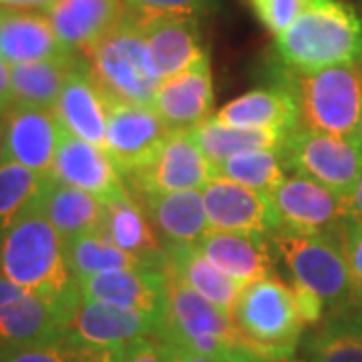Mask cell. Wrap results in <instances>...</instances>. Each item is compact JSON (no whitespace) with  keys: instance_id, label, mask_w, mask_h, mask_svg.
Listing matches in <instances>:
<instances>
[{"instance_id":"obj_1","label":"cell","mask_w":362,"mask_h":362,"mask_svg":"<svg viewBox=\"0 0 362 362\" xmlns=\"http://www.w3.org/2000/svg\"><path fill=\"white\" fill-rule=\"evenodd\" d=\"M0 276L47 300L63 326L81 300L77 280L66 264L65 242L42 216L39 202L2 235Z\"/></svg>"},{"instance_id":"obj_2","label":"cell","mask_w":362,"mask_h":362,"mask_svg":"<svg viewBox=\"0 0 362 362\" xmlns=\"http://www.w3.org/2000/svg\"><path fill=\"white\" fill-rule=\"evenodd\" d=\"M282 65L314 73L352 65L362 54V23L346 0H310L282 35L276 37Z\"/></svg>"},{"instance_id":"obj_3","label":"cell","mask_w":362,"mask_h":362,"mask_svg":"<svg viewBox=\"0 0 362 362\" xmlns=\"http://www.w3.org/2000/svg\"><path fill=\"white\" fill-rule=\"evenodd\" d=\"M165 274L168 300L157 337L168 340L175 349L218 362L264 361L247 346L228 312L195 294L169 272Z\"/></svg>"},{"instance_id":"obj_4","label":"cell","mask_w":362,"mask_h":362,"mask_svg":"<svg viewBox=\"0 0 362 362\" xmlns=\"http://www.w3.org/2000/svg\"><path fill=\"white\" fill-rule=\"evenodd\" d=\"M232 320L247 346L270 362L290 361L304 330L292 286L276 274L242 288Z\"/></svg>"},{"instance_id":"obj_5","label":"cell","mask_w":362,"mask_h":362,"mask_svg":"<svg viewBox=\"0 0 362 362\" xmlns=\"http://www.w3.org/2000/svg\"><path fill=\"white\" fill-rule=\"evenodd\" d=\"M280 83L296 99L302 129L342 137L356 133L362 111V77L354 63L314 73L286 66Z\"/></svg>"},{"instance_id":"obj_6","label":"cell","mask_w":362,"mask_h":362,"mask_svg":"<svg viewBox=\"0 0 362 362\" xmlns=\"http://www.w3.org/2000/svg\"><path fill=\"white\" fill-rule=\"evenodd\" d=\"M111 103L151 107L161 85L139 23L127 11L119 25L85 57Z\"/></svg>"},{"instance_id":"obj_7","label":"cell","mask_w":362,"mask_h":362,"mask_svg":"<svg viewBox=\"0 0 362 362\" xmlns=\"http://www.w3.org/2000/svg\"><path fill=\"white\" fill-rule=\"evenodd\" d=\"M270 240L276 254L284 259L292 286L320 298L326 314L340 310L354 300L349 262L342 246V230L322 235L276 232Z\"/></svg>"},{"instance_id":"obj_8","label":"cell","mask_w":362,"mask_h":362,"mask_svg":"<svg viewBox=\"0 0 362 362\" xmlns=\"http://www.w3.org/2000/svg\"><path fill=\"white\" fill-rule=\"evenodd\" d=\"M286 169L318 181L349 199L362 171L358 135H326L298 127L280 149Z\"/></svg>"},{"instance_id":"obj_9","label":"cell","mask_w":362,"mask_h":362,"mask_svg":"<svg viewBox=\"0 0 362 362\" xmlns=\"http://www.w3.org/2000/svg\"><path fill=\"white\" fill-rule=\"evenodd\" d=\"M278 232L296 235L338 233L349 220V199L306 175L286 177L270 194Z\"/></svg>"},{"instance_id":"obj_10","label":"cell","mask_w":362,"mask_h":362,"mask_svg":"<svg viewBox=\"0 0 362 362\" xmlns=\"http://www.w3.org/2000/svg\"><path fill=\"white\" fill-rule=\"evenodd\" d=\"M161 318L139 310L117 308L81 296L65 324V342L73 350L123 349L145 337H157Z\"/></svg>"},{"instance_id":"obj_11","label":"cell","mask_w":362,"mask_h":362,"mask_svg":"<svg viewBox=\"0 0 362 362\" xmlns=\"http://www.w3.org/2000/svg\"><path fill=\"white\" fill-rule=\"evenodd\" d=\"M214 168L197 147L189 131H171L157 156L139 171L125 177L135 195L175 194L204 189Z\"/></svg>"},{"instance_id":"obj_12","label":"cell","mask_w":362,"mask_h":362,"mask_svg":"<svg viewBox=\"0 0 362 362\" xmlns=\"http://www.w3.org/2000/svg\"><path fill=\"white\" fill-rule=\"evenodd\" d=\"M169 133L171 129L153 111V107L111 103L105 149L125 180L157 156Z\"/></svg>"},{"instance_id":"obj_13","label":"cell","mask_w":362,"mask_h":362,"mask_svg":"<svg viewBox=\"0 0 362 362\" xmlns=\"http://www.w3.org/2000/svg\"><path fill=\"white\" fill-rule=\"evenodd\" d=\"M6 161L51 177L63 127L52 109L11 105L2 115Z\"/></svg>"},{"instance_id":"obj_14","label":"cell","mask_w":362,"mask_h":362,"mask_svg":"<svg viewBox=\"0 0 362 362\" xmlns=\"http://www.w3.org/2000/svg\"><path fill=\"white\" fill-rule=\"evenodd\" d=\"M211 232H252L272 235L278 220L270 195L247 189L230 180L211 177L202 189Z\"/></svg>"},{"instance_id":"obj_15","label":"cell","mask_w":362,"mask_h":362,"mask_svg":"<svg viewBox=\"0 0 362 362\" xmlns=\"http://www.w3.org/2000/svg\"><path fill=\"white\" fill-rule=\"evenodd\" d=\"M51 180L95 195L103 204L127 187L105 147L83 141L65 129L54 156Z\"/></svg>"},{"instance_id":"obj_16","label":"cell","mask_w":362,"mask_h":362,"mask_svg":"<svg viewBox=\"0 0 362 362\" xmlns=\"http://www.w3.org/2000/svg\"><path fill=\"white\" fill-rule=\"evenodd\" d=\"M85 300L153 314L163 320L168 300L165 268H133L95 274L77 282Z\"/></svg>"},{"instance_id":"obj_17","label":"cell","mask_w":362,"mask_h":362,"mask_svg":"<svg viewBox=\"0 0 362 362\" xmlns=\"http://www.w3.org/2000/svg\"><path fill=\"white\" fill-rule=\"evenodd\" d=\"M137 23L161 81L194 66L207 57L202 33V16L165 14L143 18Z\"/></svg>"},{"instance_id":"obj_18","label":"cell","mask_w":362,"mask_h":362,"mask_svg":"<svg viewBox=\"0 0 362 362\" xmlns=\"http://www.w3.org/2000/svg\"><path fill=\"white\" fill-rule=\"evenodd\" d=\"M65 326L47 300L0 276V344L63 342Z\"/></svg>"},{"instance_id":"obj_19","label":"cell","mask_w":362,"mask_h":362,"mask_svg":"<svg viewBox=\"0 0 362 362\" xmlns=\"http://www.w3.org/2000/svg\"><path fill=\"white\" fill-rule=\"evenodd\" d=\"M52 111L66 133L105 147L111 101L93 77L87 59H81L71 71Z\"/></svg>"},{"instance_id":"obj_20","label":"cell","mask_w":362,"mask_h":362,"mask_svg":"<svg viewBox=\"0 0 362 362\" xmlns=\"http://www.w3.org/2000/svg\"><path fill=\"white\" fill-rule=\"evenodd\" d=\"M151 107L171 131H192L209 119L214 111L209 59L206 57L177 75L163 78Z\"/></svg>"},{"instance_id":"obj_21","label":"cell","mask_w":362,"mask_h":362,"mask_svg":"<svg viewBox=\"0 0 362 362\" xmlns=\"http://www.w3.org/2000/svg\"><path fill=\"white\" fill-rule=\"evenodd\" d=\"M125 11V0H57L47 16L66 51L87 57L119 25Z\"/></svg>"},{"instance_id":"obj_22","label":"cell","mask_w":362,"mask_h":362,"mask_svg":"<svg viewBox=\"0 0 362 362\" xmlns=\"http://www.w3.org/2000/svg\"><path fill=\"white\" fill-rule=\"evenodd\" d=\"M103 221L99 232L119 250L141 259L149 268H165L168 247L159 240L139 197L125 187L103 204Z\"/></svg>"},{"instance_id":"obj_23","label":"cell","mask_w":362,"mask_h":362,"mask_svg":"<svg viewBox=\"0 0 362 362\" xmlns=\"http://www.w3.org/2000/svg\"><path fill=\"white\" fill-rule=\"evenodd\" d=\"M69 52L59 42L47 13L0 8V59L8 66L61 59Z\"/></svg>"},{"instance_id":"obj_24","label":"cell","mask_w":362,"mask_h":362,"mask_svg":"<svg viewBox=\"0 0 362 362\" xmlns=\"http://www.w3.org/2000/svg\"><path fill=\"white\" fill-rule=\"evenodd\" d=\"M197 247L218 270L242 286L274 276V256L262 233L209 230Z\"/></svg>"},{"instance_id":"obj_25","label":"cell","mask_w":362,"mask_h":362,"mask_svg":"<svg viewBox=\"0 0 362 362\" xmlns=\"http://www.w3.org/2000/svg\"><path fill=\"white\" fill-rule=\"evenodd\" d=\"M214 119L226 127L242 131L292 133L300 127L296 99L282 83L247 90L223 105Z\"/></svg>"},{"instance_id":"obj_26","label":"cell","mask_w":362,"mask_h":362,"mask_svg":"<svg viewBox=\"0 0 362 362\" xmlns=\"http://www.w3.org/2000/svg\"><path fill=\"white\" fill-rule=\"evenodd\" d=\"M163 246H197L209 232L199 189L175 194L137 195Z\"/></svg>"},{"instance_id":"obj_27","label":"cell","mask_w":362,"mask_h":362,"mask_svg":"<svg viewBox=\"0 0 362 362\" xmlns=\"http://www.w3.org/2000/svg\"><path fill=\"white\" fill-rule=\"evenodd\" d=\"M165 272L232 316L233 304L244 286L220 272L197 246H171L165 254Z\"/></svg>"},{"instance_id":"obj_28","label":"cell","mask_w":362,"mask_h":362,"mask_svg":"<svg viewBox=\"0 0 362 362\" xmlns=\"http://www.w3.org/2000/svg\"><path fill=\"white\" fill-rule=\"evenodd\" d=\"M103 202L95 195L52 181L39 199V209L63 242L97 232L103 221Z\"/></svg>"},{"instance_id":"obj_29","label":"cell","mask_w":362,"mask_h":362,"mask_svg":"<svg viewBox=\"0 0 362 362\" xmlns=\"http://www.w3.org/2000/svg\"><path fill=\"white\" fill-rule=\"evenodd\" d=\"M78 61V54H66L52 61L11 66L13 105L54 109L66 78Z\"/></svg>"},{"instance_id":"obj_30","label":"cell","mask_w":362,"mask_h":362,"mask_svg":"<svg viewBox=\"0 0 362 362\" xmlns=\"http://www.w3.org/2000/svg\"><path fill=\"white\" fill-rule=\"evenodd\" d=\"M206 159L216 165L228 157L254 149H282L290 133L282 131H242L218 123L214 115L189 131Z\"/></svg>"},{"instance_id":"obj_31","label":"cell","mask_w":362,"mask_h":362,"mask_svg":"<svg viewBox=\"0 0 362 362\" xmlns=\"http://www.w3.org/2000/svg\"><path fill=\"white\" fill-rule=\"evenodd\" d=\"M65 258L69 270L77 282L89 278V276H95V274H103V272L149 268L141 259L133 258L123 250H119L99 230L66 240Z\"/></svg>"},{"instance_id":"obj_32","label":"cell","mask_w":362,"mask_h":362,"mask_svg":"<svg viewBox=\"0 0 362 362\" xmlns=\"http://www.w3.org/2000/svg\"><path fill=\"white\" fill-rule=\"evenodd\" d=\"M211 168L214 177L230 180L266 195H270L286 180V165L280 149L242 151Z\"/></svg>"},{"instance_id":"obj_33","label":"cell","mask_w":362,"mask_h":362,"mask_svg":"<svg viewBox=\"0 0 362 362\" xmlns=\"http://www.w3.org/2000/svg\"><path fill=\"white\" fill-rule=\"evenodd\" d=\"M51 177L23 168L13 161L0 165V240L26 209L35 206Z\"/></svg>"},{"instance_id":"obj_34","label":"cell","mask_w":362,"mask_h":362,"mask_svg":"<svg viewBox=\"0 0 362 362\" xmlns=\"http://www.w3.org/2000/svg\"><path fill=\"white\" fill-rule=\"evenodd\" d=\"M302 362H362L361 338L322 328L310 338Z\"/></svg>"},{"instance_id":"obj_35","label":"cell","mask_w":362,"mask_h":362,"mask_svg":"<svg viewBox=\"0 0 362 362\" xmlns=\"http://www.w3.org/2000/svg\"><path fill=\"white\" fill-rule=\"evenodd\" d=\"M220 0H125V8L137 21L165 16V14H194L207 16L218 11Z\"/></svg>"},{"instance_id":"obj_36","label":"cell","mask_w":362,"mask_h":362,"mask_svg":"<svg viewBox=\"0 0 362 362\" xmlns=\"http://www.w3.org/2000/svg\"><path fill=\"white\" fill-rule=\"evenodd\" d=\"M252 14L272 35H282L310 4V0H246Z\"/></svg>"},{"instance_id":"obj_37","label":"cell","mask_w":362,"mask_h":362,"mask_svg":"<svg viewBox=\"0 0 362 362\" xmlns=\"http://www.w3.org/2000/svg\"><path fill=\"white\" fill-rule=\"evenodd\" d=\"M75 350L65 342L47 344H0V362H73Z\"/></svg>"},{"instance_id":"obj_38","label":"cell","mask_w":362,"mask_h":362,"mask_svg":"<svg viewBox=\"0 0 362 362\" xmlns=\"http://www.w3.org/2000/svg\"><path fill=\"white\" fill-rule=\"evenodd\" d=\"M121 362H175V349L159 337H145L123 350Z\"/></svg>"},{"instance_id":"obj_39","label":"cell","mask_w":362,"mask_h":362,"mask_svg":"<svg viewBox=\"0 0 362 362\" xmlns=\"http://www.w3.org/2000/svg\"><path fill=\"white\" fill-rule=\"evenodd\" d=\"M342 246L349 262L354 300H362V223L346 220L342 228Z\"/></svg>"},{"instance_id":"obj_40","label":"cell","mask_w":362,"mask_h":362,"mask_svg":"<svg viewBox=\"0 0 362 362\" xmlns=\"http://www.w3.org/2000/svg\"><path fill=\"white\" fill-rule=\"evenodd\" d=\"M322 328L346 332V334H352L362 340V300H352L340 310L326 314Z\"/></svg>"},{"instance_id":"obj_41","label":"cell","mask_w":362,"mask_h":362,"mask_svg":"<svg viewBox=\"0 0 362 362\" xmlns=\"http://www.w3.org/2000/svg\"><path fill=\"white\" fill-rule=\"evenodd\" d=\"M123 349H90L75 350L73 362H121L123 361Z\"/></svg>"},{"instance_id":"obj_42","label":"cell","mask_w":362,"mask_h":362,"mask_svg":"<svg viewBox=\"0 0 362 362\" xmlns=\"http://www.w3.org/2000/svg\"><path fill=\"white\" fill-rule=\"evenodd\" d=\"M13 105V89H11V66L0 59V117Z\"/></svg>"},{"instance_id":"obj_43","label":"cell","mask_w":362,"mask_h":362,"mask_svg":"<svg viewBox=\"0 0 362 362\" xmlns=\"http://www.w3.org/2000/svg\"><path fill=\"white\" fill-rule=\"evenodd\" d=\"M57 0H0V8H21V11H49Z\"/></svg>"},{"instance_id":"obj_44","label":"cell","mask_w":362,"mask_h":362,"mask_svg":"<svg viewBox=\"0 0 362 362\" xmlns=\"http://www.w3.org/2000/svg\"><path fill=\"white\" fill-rule=\"evenodd\" d=\"M349 220L354 223H362V171L349 197Z\"/></svg>"},{"instance_id":"obj_45","label":"cell","mask_w":362,"mask_h":362,"mask_svg":"<svg viewBox=\"0 0 362 362\" xmlns=\"http://www.w3.org/2000/svg\"><path fill=\"white\" fill-rule=\"evenodd\" d=\"M173 346V344H171ZM175 349V346H173ZM175 362H218L214 358H207V356H199V354H194V352H187V350L175 349Z\"/></svg>"},{"instance_id":"obj_46","label":"cell","mask_w":362,"mask_h":362,"mask_svg":"<svg viewBox=\"0 0 362 362\" xmlns=\"http://www.w3.org/2000/svg\"><path fill=\"white\" fill-rule=\"evenodd\" d=\"M6 161V156H4V129H2V117H0V165Z\"/></svg>"},{"instance_id":"obj_47","label":"cell","mask_w":362,"mask_h":362,"mask_svg":"<svg viewBox=\"0 0 362 362\" xmlns=\"http://www.w3.org/2000/svg\"><path fill=\"white\" fill-rule=\"evenodd\" d=\"M356 135H358V139L362 141V111H361V121H358V129H356Z\"/></svg>"},{"instance_id":"obj_48","label":"cell","mask_w":362,"mask_h":362,"mask_svg":"<svg viewBox=\"0 0 362 362\" xmlns=\"http://www.w3.org/2000/svg\"><path fill=\"white\" fill-rule=\"evenodd\" d=\"M361 77H362V54H361Z\"/></svg>"},{"instance_id":"obj_49","label":"cell","mask_w":362,"mask_h":362,"mask_svg":"<svg viewBox=\"0 0 362 362\" xmlns=\"http://www.w3.org/2000/svg\"><path fill=\"white\" fill-rule=\"evenodd\" d=\"M254 362H270V361H254Z\"/></svg>"}]
</instances>
